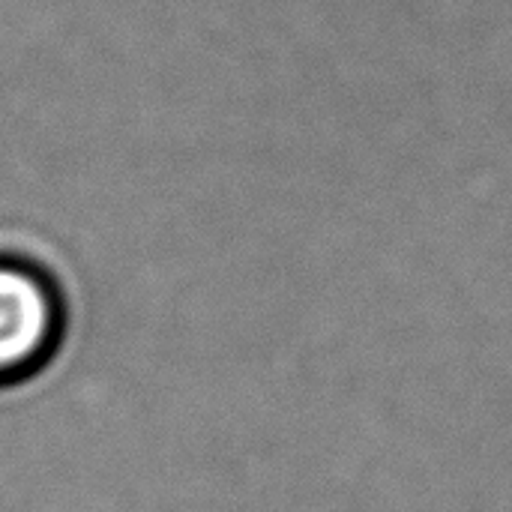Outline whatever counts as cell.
Masks as SVG:
<instances>
[{"mask_svg": "<svg viewBox=\"0 0 512 512\" xmlns=\"http://www.w3.org/2000/svg\"><path fill=\"white\" fill-rule=\"evenodd\" d=\"M66 312L54 282L21 258L0 255V384L42 369L60 345Z\"/></svg>", "mask_w": 512, "mask_h": 512, "instance_id": "cell-1", "label": "cell"}]
</instances>
